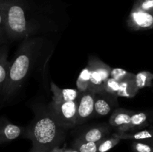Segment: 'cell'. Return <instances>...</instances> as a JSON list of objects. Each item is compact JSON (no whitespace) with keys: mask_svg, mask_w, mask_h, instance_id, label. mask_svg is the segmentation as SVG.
Segmentation results:
<instances>
[{"mask_svg":"<svg viewBox=\"0 0 153 152\" xmlns=\"http://www.w3.org/2000/svg\"><path fill=\"white\" fill-rule=\"evenodd\" d=\"M67 129L56 122L48 110L40 108L23 135L32 142L29 152H49L65 139Z\"/></svg>","mask_w":153,"mask_h":152,"instance_id":"obj_1","label":"cell"},{"mask_svg":"<svg viewBox=\"0 0 153 152\" xmlns=\"http://www.w3.org/2000/svg\"><path fill=\"white\" fill-rule=\"evenodd\" d=\"M42 40L28 37L22 40L15 58L10 63L7 79L2 89L4 98L11 96L23 83L37 57Z\"/></svg>","mask_w":153,"mask_h":152,"instance_id":"obj_2","label":"cell"},{"mask_svg":"<svg viewBox=\"0 0 153 152\" xmlns=\"http://www.w3.org/2000/svg\"><path fill=\"white\" fill-rule=\"evenodd\" d=\"M4 13L7 39L23 40L33 35L34 28L24 0H7L4 2Z\"/></svg>","mask_w":153,"mask_h":152,"instance_id":"obj_3","label":"cell"},{"mask_svg":"<svg viewBox=\"0 0 153 152\" xmlns=\"http://www.w3.org/2000/svg\"><path fill=\"white\" fill-rule=\"evenodd\" d=\"M78 99L73 101L55 102L51 101L48 106V111L56 122L65 129L76 125Z\"/></svg>","mask_w":153,"mask_h":152,"instance_id":"obj_4","label":"cell"},{"mask_svg":"<svg viewBox=\"0 0 153 152\" xmlns=\"http://www.w3.org/2000/svg\"><path fill=\"white\" fill-rule=\"evenodd\" d=\"M88 66L90 69V83L88 90L97 93L104 89V83L108 77L111 68L98 58L90 56Z\"/></svg>","mask_w":153,"mask_h":152,"instance_id":"obj_5","label":"cell"},{"mask_svg":"<svg viewBox=\"0 0 153 152\" xmlns=\"http://www.w3.org/2000/svg\"><path fill=\"white\" fill-rule=\"evenodd\" d=\"M95 93L90 90L80 92L78 98L76 125H82L94 116Z\"/></svg>","mask_w":153,"mask_h":152,"instance_id":"obj_6","label":"cell"},{"mask_svg":"<svg viewBox=\"0 0 153 152\" xmlns=\"http://www.w3.org/2000/svg\"><path fill=\"white\" fill-rule=\"evenodd\" d=\"M128 28L134 31L153 28V11L131 8L127 19Z\"/></svg>","mask_w":153,"mask_h":152,"instance_id":"obj_7","label":"cell"},{"mask_svg":"<svg viewBox=\"0 0 153 152\" xmlns=\"http://www.w3.org/2000/svg\"><path fill=\"white\" fill-rule=\"evenodd\" d=\"M117 98L104 90L95 93L94 116H105L114 111L118 106Z\"/></svg>","mask_w":153,"mask_h":152,"instance_id":"obj_8","label":"cell"},{"mask_svg":"<svg viewBox=\"0 0 153 152\" xmlns=\"http://www.w3.org/2000/svg\"><path fill=\"white\" fill-rule=\"evenodd\" d=\"M25 128L0 117V145L9 142L23 135Z\"/></svg>","mask_w":153,"mask_h":152,"instance_id":"obj_9","label":"cell"},{"mask_svg":"<svg viewBox=\"0 0 153 152\" xmlns=\"http://www.w3.org/2000/svg\"><path fill=\"white\" fill-rule=\"evenodd\" d=\"M111 131V127L107 125H100L91 127L82 131L75 139L85 142H99L105 137H108Z\"/></svg>","mask_w":153,"mask_h":152,"instance_id":"obj_10","label":"cell"},{"mask_svg":"<svg viewBox=\"0 0 153 152\" xmlns=\"http://www.w3.org/2000/svg\"><path fill=\"white\" fill-rule=\"evenodd\" d=\"M134 111L123 108H116L109 119V125L117 131V133H126L131 115Z\"/></svg>","mask_w":153,"mask_h":152,"instance_id":"obj_11","label":"cell"},{"mask_svg":"<svg viewBox=\"0 0 153 152\" xmlns=\"http://www.w3.org/2000/svg\"><path fill=\"white\" fill-rule=\"evenodd\" d=\"M50 89L52 92V101L55 102L76 101L80 95L78 89H63L57 86L53 82L50 83Z\"/></svg>","mask_w":153,"mask_h":152,"instance_id":"obj_12","label":"cell"},{"mask_svg":"<svg viewBox=\"0 0 153 152\" xmlns=\"http://www.w3.org/2000/svg\"><path fill=\"white\" fill-rule=\"evenodd\" d=\"M120 139L134 141H148L153 139V129H144L129 133H114L112 134Z\"/></svg>","mask_w":153,"mask_h":152,"instance_id":"obj_13","label":"cell"},{"mask_svg":"<svg viewBox=\"0 0 153 152\" xmlns=\"http://www.w3.org/2000/svg\"><path fill=\"white\" fill-rule=\"evenodd\" d=\"M149 116L145 112H134L131 115L130 122L127 128V132L140 131L149 125Z\"/></svg>","mask_w":153,"mask_h":152,"instance_id":"obj_14","label":"cell"},{"mask_svg":"<svg viewBox=\"0 0 153 152\" xmlns=\"http://www.w3.org/2000/svg\"><path fill=\"white\" fill-rule=\"evenodd\" d=\"M134 76L128 77L120 82V88L117 92V97H125V98H131L137 95L139 89L136 86Z\"/></svg>","mask_w":153,"mask_h":152,"instance_id":"obj_15","label":"cell"},{"mask_svg":"<svg viewBox=\"0 0 153 152\" xmlns=\"http://www.w3.org/2000/svg\"><path fill=\"white\" fill-rule=\"evenodd\" d=\"M10 62L7 60V49L5 46L0 47V93L7 79Z\"/></svg>","mask_w":153,"mask_h":152,"instance_id":"obj_16","label":"cell"},{"mask_svg":"<svg viewBox=\"0 0 153 152\" xmlns=\"http://www.w3.org/2000/svg\"><path fill=\"white\" fill-rule=\"evenodd\" d=\"M134 80L136 86L139 89L150 87L152 86L153 73L149 71H141L135 75Z\"/></svg>","mask_w":153,"mask_h":152,"instance_id":"obj_17","label":"cell"},{"mask_svg":"<svg viewBox=\"0 0 153 152\" xmlns=\"http://www.w3.org/2000/svg\"><path fill=\"white\" fill-rule=\"evenodd\" d=\"M90 77H91L90 69L87 66L81 71L76 80V87L79 92H84L88 90L90 83Z\"/></svg>","mask_w":153,"mask_h":152,"instance_id":"obj_18","label":"cell"},{"mask_svg":"<svg viewBox=\"0 0 153 152\" xmlns=\"http://www.w3.org/2000/svg\"><path fill=\"white\" fill-rule=\"evenodd\" d=\"M98 142H85L82 140L75 139L72 148L79 152H97Z\"/></svg>","mask_w":153,"mask_h":152,"instance_id":"obj_19","label":"cell"},{"mask_svg":"<svg viewBox=\"0 0 153 152\" xmlns=\"http://www.w3.org/2000/svg\"><path fill=\"white\" fill-rule=\"evenodd\" d=\"M121 139H118L117 137L111 135V137H107L102 140L98 142V147H97V152H107L109 150L113 148L114 147L119 144Z\"/></svg>","mask_w":153,"mask_h":152,"instance_id":"obj_20","label":"cell"},{"mask_svg":"<svg viewBox=\"0 0 153 152\" xmlns=\"http://www.w3.org/2000/svg\"><path fill=\"white\" fill-rule=\"evenodd\" d=\"M7 0L0 1V45L7 39L6 32L5 13H4V2Z\"/></svg>","mask_w":153,"mask_h":152,"instance_id":"obj_21","label":"cell"},{"mask_svg":"<svg viewBox=\"0 0 153 152\" xmlns=\"http://www.w3.org/2000/svg\"><path fill=\"white\" fill-rule=\"evenodd\" d=\"M134 75H135L133 74V73L129 72L121 68L111 69L110 73V77H112V78L115 79V80L119 82L122 81V80H125L128 77H134Z\"/></svg>","mask_w":153,"mask_h":152,"instance_id":"obj_22","label":"cell"},{"mask_svg":"<svg viewBox=\"0 0 153 152\" xmlns=\"http://www.w3.org/2000/svg\"><path fill=\"white\" fill-rule=\"evenodd\" d=\"M120 82L112 77H108L104 83V89L108 93L117 96V92L119 91Z\"/></svg>","mask_w":153,"mask_h":152,"instance_id":"obj_23","label":"cell"},{"mask_svg":"<svg viewBox=\"0 0 153 152\" xmlns=\"http://www.w3.org/2000/svg\"><path fill=\"white\" fill-rule=\"evenodd\" d=\"M131 148L134 152H153V146L145 141H134Z\"/></svg>","mask_w":153,"mask_h":152,"instance_id":"obj_24","label":"cell"},{"mask_svg":"<svg viewBox=\"0 0 153 152\" xmlns=\"http://www.w3.org/2000/svg\"><path fill=\"white\" fill-rule=\"evenodd\" d=\"M132 8L153 11V0H135Z\"/></svg>","mask_w":153,"mask_h":152,"instance_id":"obj_25","label":"cell"},{"mask_svg":"<svg viewBox=\"0 0 153 152\" xmlns=\"http://www.w3.org/2000/svg\"><path fill=\"white\" fill-rule=\"evenodd\" d=\"M49 152H64V149L60 148L59 147H56L55 148L52 149Z\"/></svg>","mask_w":153,"mask_h":152,"instance_id":"obj_26","label":"cell"},{"mask_svg":"<svg viewBox=\"0 0 153 152\" xmlns=\"http://www.w3.org/2000/svg\"><path fill=\"white\" fill-rule=\"evenodd\" d=\"M64 152H79L78 151H76V149L73 148H66L64 149Z\"/></svg>","mask_w":153,"mask_h":152,"instance_id":"obj_27","label":"cell"},{"mask_svg":"<svg viewBox=\"0 0 153 152\" xmlns=\"http://www.w3.org/2000/svg\"><path fill=\"white\" fill-rule=\"evenodd\" d=\"M145 142H149V144H151L153 146V139H152L148 140V141H145Z\"/></svg>","mask_w":153,"mask_h":152,"instance_id":"obj_28","label":"cell"},{"mask_svg":"<svg viewBox=\"0 0 153 152\" xmlns=\"http://www.w3.org/2000/svg\"><path fill=\"white\" fill-rule=\"evenodd\" d=\"M0 1H1V0H0Z\"/></svg>","mask_w":153,"mask_h":152,"instance_id":"obj_29","label":"cell"}]
</instances>
